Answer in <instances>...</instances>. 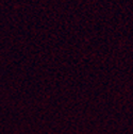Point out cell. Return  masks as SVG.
Masks as SVG:
<instances>
[]
</instances>
